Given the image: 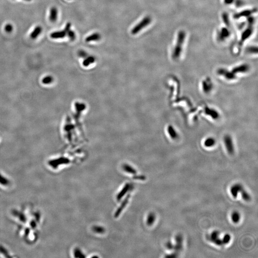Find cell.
<instances>
[{
  "label": "cell",
  "instance_id": "25",
  "mask_svg": "<svg viewBox=\"0 0 258 258\" xmlns=\"http://www.w3.org/2000/svg\"><path fill=\"white\" fill-rule=\"evenodd\" d=\"M67 35L71 41L75 40L76 37L75 33L71 29L67 32Z\"/></svg>",
  "mask_w": 258,
  "mask_h": 258
},
{
  "label": "cell",
  "instance_id": "30",
  "mask_svg": "<svg viewBox=\"0 0 258 258\" xmlns=\"http://www.w3.org/2000/svg\"><path fill=\"white\" fill-rule=\"evenodd\" d=\"M166 247L168 249L171 250V249H174V245L173 244L171 241H168L166 243Z\"/></svg>",
  "mask_w": 258,
  "mask_h": 258
},
{
  "label": "cell",
  "instance_id": "33",
  "mask_svg": "<svg viewBox=\"0 0 258 258\" xmlns=\"http://www.w3.org/2000/svg\"><path fill=\"white\" fill-rule=\"evenodd\" d=\"M176 257H177V253H176V252H174V253L171 254L170 255L166 256V257H167V258H176Z\"/></svg>",
  "mask_w": 258,
  "mask_h": 258
},
{
  "label": "cell",
  "instance_id": "23",
  "mask_svg": "<svg viewBox=\"0 0 258 258\" xmlns=\"http://www.w3.org/2000/svg\"><path fill=\"white\" fill-rule=\"evenodd\" d=\"M155 219V215L154 213H151L148 215V219H147V223L149 226H151L152 225L154 222Z\"/></svg>",
  "mask_w": 258,
  "mask_h": 258
},
{
  "label": "cell",
  "instance_id": "10",
  "mask_svg": "<svg viewBox=\"0 0 258 258\" xmlns=\"http://www.w3.org/2000/svg\"><path fill=\"white\" fill-rule=\"evenodd\" d=\"M249 70V66L248 64H243L234 68L232 70V72L236 75L238 73H245L248 72Z\"/></svg>",
  "mask_w": 258,
  "mask_h": 258
},
{
  "label": "cell",
  "instance_id": "32",
  "mask_svg": "<svg viewBox=\"0 0 258 258\" xmlns=\"http://www.w3.org/2000/svg\"><path fill=\"white\" fill-rule=\"evenodd\" d=\"M235 0H224V2L226 5H229L233 4Z\"/></svg>",
  "mask_w": 258,
  "mask_h": 258
},
{
  "label": "cell",
  "instance_id": "7",
  "mask_svg": "<svg viewBox=\"0 0 258 258\" xmlns=\"http://www.w3.org/2000/svg\"><path fill=\"white\" fill-rule=\"evenodd\" d=\"M225 146L228 152L230 154H233L234 152L233 143L232 138L229 135H226L224 138Z\"/></svg>",
  "mask_w": 258,
  "mask_h": 258
},
{
  "label": "cell",
  "instance_id": "3",
  "mask_svg": "<svg viewBox=\"0 0 258 258\" xmlns=\"http://www.w3.org/2000/svg\"><path fill=\"white\" fill-rule=\"evenodd\" d=\"M152 18L149 16H145L139 23H137L131 31V33L132 35H136L144 28L151 23Z\"/></svg>",
  "mask_w": 258,
  "mask_h": 258
},
{
  "label": "cell",
  "instance_id": "18",
  "mask_svg": "<svg viewBox=\"0 0 258 258\" xmlns=\"http://www.w3.org/2000/svg\"><path fill=\"white\" fill-rule=\"evenodd\" d=\"M167 128H168L167 131H168V133L169 135H170V136L173 139H176L177 138L178 136H177V132L175 130V129L171 125L168 126Z\"/></svg>",
  "mask_w": 258,
  "mask_h": 258
},
{
  "label": "cell",
  "instance_id": "12",
  "mask_svg": "<svg viewBox=\"0 0 258 258\" xmlns=\"http://www.w3.org/2000/svg\"><path fill=\"white\" fill-rule=\"evenodd\" d=\"M58 18V10L57 8L53 7L50 10L49 20L52 23L56 22Z\"/></svg>",
  "mask_w": 258,
  "mask_h": 258
},
{
  "label": "cell",
  "instance_id": "24",
  "mask_svg": "<svg viewBox=\"0 0 258 258\" xmlns=\"http://www.w3.org/2000/svg\"><path fill=\"white\" fill-rule=\"evenodd\" d=\"M246 51L249 54H257L258 47L256 46H249L246 48Z\"/></svg>",
  "mask_w": 258,
  "mask_h": 258
},
{
  "label": "cell",
  "instance_id": "11",
  "mask_svg": "<svg viewBox=\"0 0 258 258\" xmlns=\"http://www.w3.org/2000/svg\"><path fill=\"white\" fill-rule=\"evenodd\" d=\"M243 188V186H242V184H236L231 187L230 191H231V194L233 197L234 198H236L237 197L239 193L240 192L241 190H242Z\"/></svg>",
  "mask_w": 258,
  "mask_h": 258
},
{
  "label": "cell",
  "instance_id": "13",
  "mask_svg": "<svg viewBox=\"0 0 258 258\" xmlns=\"http://www.w3.org/2000/svg\"><path fill=\"white\" fill-rule=\"evenodd\" d=\"M67 33L64 30L53 32L50 34V37L52 39H61L65 37Z\"/></svg>",
  "mask_w": 258,
  "mask_h": 258
},
{
  "label": "cell",
  "instance_id": "15",
  "mask_svg": "<svg viewBox=\"0 0 258 258\" xmlns=\"http://www.w3.org/2000/svg\"><path fill=\"white\" fill-rule=\"evenodd\" d=\"M42 28L40 26H37L35 27V29L33 31L30 35V37L32 39H36L38 37V36L40 35L42 33Z\"/></svg>",
  "mask_w": 258,
  "mask_h": 258
},
{
  "label": "cell",
  "instance_id": "1",
  "mask_svg": "<svg viewBox=\"0 0 258 258\" xmlns=\"http://www.w3.org/2000/svg\"><path fill=\"white\" fill-rule=\"evenodd\" d=\"M247 21H248L247 27L241 34L240 41L238 44V48L239 50H241L242 45H243L244 42L250 37V36L252 35L253 32L254 25L255 21V18L252 16H249L247 18Z\"/></svg>",
  "mask_w": 258,
  "mask_h": 258
},
{
  "label": "cell",
  "instance_id": "20",
  "mask_svg": "<svg viewBox=\"0 0 258 258\" xmlns=\"http://www.w3.org/2000/svg\"><path fill=\"white\" fill-rule=\"evenodd\" d=\"M231 219L234 223H237L239 222L241 219V215L238 212H233L231 215Z\"/></svg>",
  "mask_w": 258,
  "mask_h": 258
},
{
  "label": "cell",
  "instance_id": "26",
  "mask_svg": "<svg viewBox=\"0 0 258 258\" xmlns=\"http://www.w3.org/2000/svg\"><path fill=\"white\" fill-rule=\"evenodd\" d=\"M231 236L229 234H225L222 239L223 244H227L229 243V241H231Z\"/></svg>",
  "mask_w": 258,
  "mask_h": 258
},
{
  "label": "cell",
  "instance_id": "14",
  "mask_svg": "<svg viewBox=\"0 0 258 258\" xmlns=\"http://www.w3.org/2000/svg\"><path fill=\"white\" fill-rule=\"evenodd\" d=\"M101 39V35L98 33H95L92 35H90L86 38L85 41L86 42H94L98 41Z\"/></svg>",
  "mask_w": 258,
  "mask_h": 258
},
{
  "label": "cell",
  "instance_id": "16",
  "mask_svg": "<svg viewBox=\"0 0 258 258\" xmlns=\"http://www.w3.org/2000/svg\"><path fill=\"white\" fill-rule=\"evenodd\" d=\"M84 59V61H83V66L85 67H88L89 65L93 64L96 60L95 57L92 55L88 56Z\"/></svg>",
  "mask_w": 258,
  "mask_h": 258
},
{
  "label": "cell",
  "instance_id": "28",
  "mask_svg": "<svg viewBox=\"0 0 258 258\" xmlns=\"http://www.w3.org/2000/svg\"><path fill=\"white\" fill-rule=\"evenodd\" d=\"M234 4H235L237 7H241L244 5L245 2L243 0H235Z\"/></svg>",
  "mask_w": 258,
  "mask_h": 258
},
{
  "label": "cell",
  "instance_id": "2",
  "mask_svg": "<svg viewBox=\"0 0 258 258\" xmlns=\"http://www.w3.org/2000/svg\"><path fill=\"white\" fill-rule=\"evenodd\" d=\"M186 37V33L185 31L180 30L177 34L176 45L172 53V57L174 59H177L180 57Z\"/></svg>",
  "mask_w": 258,
  "mask_h": 258
},
{
  "label": "cell",
  "instance_id": "21",
  "mask_svg": "<svg viewBox=\"0 0 258 258\" xmlns=\"http://www.w3.org/2000/svg\"><path fill=\"white\" fill-rule=\"evenodd\" d=\"M240 192H241L242 198L244 200L246 201H249L251 200V196L249 194V193L245 190V189L243 188L242 190H241Z\"/></svg>",
  "mask_w": 258,
  "mask_h": 258
},
{
  "label": "cell",
  "instance_id": "22",
  "mask_svg": "<svg viewBox=\"0 0 258 258\" xmlns=\"http://www.w3.org/2000/svg\"><path fill=\"white\" fill-rule=\"evenodd\" d=\"M222 20L223 21L224 23L228 27H229L231 26V23L229 20V16L228 13H222Z\"/></svg>",
  "mask_w": 258,
  "mask_h": 258
},
{
  "label": "cell",
  "instance_id": "29",
  "mask_svg": "<svg viewBox=\"0 0 258 258\" xmlns=\"http://www.w3.org/2000/svg\"><path fill=\"white\" fill-rule=\"evenodd\" d=\"M5 30L7 33H11L13 30V26L11 24L8 23L5 25Z\"/></svg>",
  "mask_w": 258,
  "mask_h": 258
},
{
  "label": "cell",
  "instance_id": "31",
  "mask_svg": "<svg viewBox=\"0 0 258 258\" xmlns=\"http://www.w3.org/2000/svg\"><path fill=\"white\" fill-rule=\"evenodd\" d=\"M71 23H68L66 24V25L65 27V29H64V30L65 31V32H66V33H67V32L68 31L70 30L71 29Z\"/></svg>",
  "mask_w": 258,
  "mask_h": 258
},
{
  "label": "cell",
  "instance_id": "34",
  "mask_svg": "<svg viewBox=\"0 0 258 258\" xmlns=\"http://www.w3.org/2000/svg\"><path fill=\"white\" fill-rule=\"evenodd\" d=\"M25 1H30L31 0H25Z\"/></svg>",
  "mask_w": 258,
  "mask_h": 258
},
{
  "label": "cell",
  "instance_id": "19",
  "mask_svg": "<svg viewBox=\"0 0 258 258\" xmlns=\"http://www.w3.org/2000/svg\"><path fill=\"white\" fill-rule=\"evenodd\" d=\"M216 144V141L213 138L209 137L206 139L204 142V145L206 147H211Z\"/></svg>",
  "mask_w": 258,
  "mask_h": 258
},
{
  "label": "cell",
  "instance_id": "6",
  "mask_svg": "<svg viewBox=\"0 0 258 258\" xmlns=\"http://www.w3.org/2000/svg\"><path fill=\"white\" fill-rule=\"evenodd\" d=\"M231 35V32L227 27H222L220 30L218 35V40L220 42H223Z\"/></svg>",
  "mask_w": 258,
  "mask_h": 258
},
{
  "label": "cell",
  "instance_id": "8",
  "mask_svg": "<svg viewBox=\"0 0 258 258\" xmlns=\"http://www.w3.org/2000/svg\"><path fill=\"white\" fill-rule=\"evenodd\" d=\"M183 237L182 235L178 234L176 237V244L174 245V249L175 252L178 253L183 249Z\"/></svg>",
  "mask_w": 258,
  "mask_h": 258
},
{
  "label": "cell",
  "instance_id": "4",
  "mask_svg": "<svg viewBox=\"0 0 258 258\" xmlns=\"http://www.w3.org/2000/svg\"><path fill=\"white\" fill-rule=\"evenodd\" d=\"M219 232L218 231H214L208 236V239L211 242L218 246L224 245L222 239L219 238Z\"/></svg>",
  "mask_w": 258,
  "mask_h": 258
},
{
  "label": "cell",
  "instance_id": "17",
  "mask_svg": "<svg viewBox=\"0 0 258 258\" xmlns=\"http://www.w3.org/2000/svg\"><path fill=\"white\" fill-rule=\"evenodd\" d=\"M202 88H203V91L205 92H209L211 90L212 84L209 81H203L202 83Z\"/></svg>",
  "mask_w": 258,
  "mask_h": 258
},
{
  "label": "cell",
  "instance_id": "5",
  "mask_svg": "<svg viewBox=\"0 0 258 258\" xmlns=\"http://www.w3.org/2000/svg\"><path fill=\"white\" fill-rule=\"evenodd\" d=\"M257 12V9L255 8L251 9H248L246 10L242 11L241 12H239L238 13H235V15H234L233 17L234 19H239L241 17H248L251 16L252 14L255 13Z\"/></svg>",
  "mask_w": 258,
  "mask_h": 258
},
{
  "label": "cell",
  "instance_id": "9",
  "mask_svg": "<svg viewBox=\"0 0 258 258\" xmlns=\"http://www.w3.org/2000/svg\"><path fill=\"white\" fill-rule=\"evenodd\" d=\"M218 74L220 75L225 77V78L229 80H232L235 79L236 75L234 74L232 71H228L225 68H219L218 70Z\"/></svg>",
  "mask_w": 258,
  "mask_h": 258
},
{
  "label": "cell",
  "instance_id": "27",
  "mask_svg": "<svg viewBox=\"0 0 258 258\" xmlns=\"http://www.w3.org/2000/svg\"><path fill=\"white\" fill-rule=\"evenodd\" d=\"M78 55L81 58H85L88 56V54L85 51L83 50H80L78 51Z\"/></svg>",
  "mask_w": 258,
  "mask_h": 258
}]
</instances>
